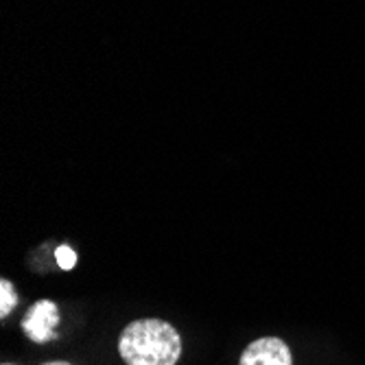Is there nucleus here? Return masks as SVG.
<instances>
[{"label":"nucleus","instance_id":"obj_5","mask_svg":"<svg viewBox=\"0 0 365 365\" xmlns=\"http://www.w3.org/2000/svg\"><path fill=\"white\" fill-rule=\"evenodd\" d=\"M55 258H57V264L63 269V272H71L75 264H77V254L68 247V245H61L57 247L55 252Z\"/></svg>","mask_w":365,"mask_h":365},{"label":"nucleus","instance_id":"obj_7","mask_svg":"<svg viewBox=\"0 0 365 365\" xmlns=\"http://www.w3.org/2000/svg\"><path fill=\"white\" fill-rule=\"evenodd\" d=\"M3 365H11V363H3Z\"/></svg>","mask_w":365,"mask_h":365},{"label":"nucleus","instance_id":"obj_1","mask_svg":"<svg viewBox=\"0 0 365 365\" xmlns=\"http://www.w3.org/2000/svg\"><path fill=\"white\" fill-rule=\"evenodd\" d=\"M118 352L127 365H175L182 356V337L164 319H136L120 333Z\"/></svg>","mask_w":365,"mask_h":365},{"label":"nucleus","instance_id":"obj_2","mask_svg":"<svg viewBox=\"0 0 365 365\" xmlns=\"http://www.w3.org/2000/svg\"><path fill=\"white\" fill-rule=\"evenodd\" d=\"M57 324H59L57 304L51 300H38L26 311V315L22 319V330L31 341L46 344L57 337V333H55Z\"/></svg>","mask_w":365,"mask_h":365},{"label":"nucleus","instance_id":"obj_4","mask_svg":"<svg viewBox=\"0 0 365 365\" xmlns=\"http://www.w3.org/2000/svg\"><path fill=\"white\" fill-rule=\"evenodd\" d=\"M18 304V293L14 289V284L9 280H0V317H7Z\"/></svg>","mask_w":365,"mask_h":365},{"label":"nucleus","instance_id":"obj_3","mask_svg":"<svg viewBox=\"0 0 365 365\" xmlns=\"http://www.w3.org/2000/svg\"><path fill=\"white\" fill-rule=\"evenodd\" d=\"M239 365H293V354L282 339L262 337L243 350Z\"/></svg>","mask_w":365,"mask_h":365},{"label":"nucleus","instance_id":"obj_6","mask_svg":"<svg viewBox=\"0 0 365 365\" xmlns=\"http://www.w3.org/2000/svg\"><path fill=\"white\" fill-rule=\"evenodd\" d=\"M44 365H73L68 361H53V363H44Z\"/></svg>","mask_w":365,"mask_h":365}]
</instances>
